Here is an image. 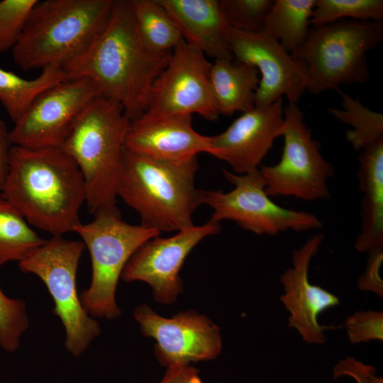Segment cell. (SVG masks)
<instances>
[{
  "instance_id": "cell-1",
  "label": "cell",
  "mask_w": 383,
  "mask_h": 383,
  "mask_svg": "<svg viewBox=\"0 0 383 383\" xmlns=\"http://www.w3.org/2000/svg\"><path fill=\"white\" fill-rule=\"evenodd\" d=\"M172 52L150 51L138 33L130 0H115L105 28L62 70L67 80L90 79L99 95L119 104L133 121L147 111L152 86Z\"/></svg>"
},
{
  "instance_id": "cell-2",
  "label": "cell",
  "mask_w": 383,
  "mask_h": 383,
  "mask_svg": "<svg viewBox=\"0 0 383 383\" xmlns=\"http://www.w3.org/2000/svg\"><path fill=\"white\" fill-rule=\"evenodd\" d=\"M1 195L29 225L62 236L81 223L86 188L79 167L59 147L13 145Z\"/></svg>"
},
{
  "instance_id": "cell-3",
  "label": "cell",
  "mask_w": 383,
  "mask_h": 383,
  "mask_svg": "<svg viewBox=\"0 0 383 383\" xmlns=\"http://www.w3.org/2000/svg\"><path fill=\"white\" fill-rule=\"evenodd\" d=\"M115 0H44L33 6L12 48L22 70L63 68L106 26Z\"/></svg>"
},
{
  "instance_id": "cell-4",
  "label": "cell",
  "mask_w": 383,
  "mask_h": 383,
  "mask_svg": "<svg viewBox=\"0 0 383 383\" xmlns=\"http://www.w3.org/2000/svg\"><path fill=\"white\" fill-rule=\"evenodd\" d=\"M197 170V157L170 162L123 149L117 196L138 213L142 225L177 232L194 225L192 215L201 205L194 186Z\"/></svg>"
},
{
  "instance_id": "cell-5",
  "label": "cell",
  "mask_w": 383,
  "mask_h": 383,
  "mask_svg": "<svg viewBox=\"0 0 383 383\" xmlns=\"http://www.w3.org/2000/svg\"><path fill=\"white\" fill-rule=\"evenodd\" d=\"M130 122L119 104L99 95L78 114L59 146L82 174L85 202L91 213L116 205Z\"/></svg>"
},
{
  "instance_id": "cell-6",
  "label": "cell",
  "mask_w": 383,
  "mask_h": 383,
  "mask_svg": "<svg viewBox=\"0 0 383 383\" xmlns=\"http://www.w3.org/2000/svg\"><path fill=\"white\" fill-rule=\"evenodd\" d=\"M382 39V21L341 19L311 26L304 43L291 55L307 72V91L318 94L340 85L367 82L370 72L366 53Z\"/></svg>"
},
{
  "instance_id": "cell-7",
  "label": "cell",
  "mask_w": 383,
  "mask_h": 383,
  "mask_svg": "<svg viewBox=\"0 0 383 383\" xmlns=\"http://www.w3.org/2000/svg\"><path fill=\"white\" fill-rule=\"evenodd\" d=\"M93 213L91 221L80 223L74 230L89 250L91 262V283L79 299L90 316L113 320L121 314L116 290L125 266L143 243L160 233L142 224L128 223L116 205Z\"/></svg>"
},
{
  "instance_id": "cell-8",
  "label": "cell",
  "mask_w": 383,
  "mask_h": 383,
  "mask_svg": "<svg viewBox=\"0 0 383 383\" xmlns=\"http://www.w3.org/2000/svg\"><path fill=\"white\" fill-rule=\"evenodd\" d=\"M84 247L82 241L52 236L18 262L23 272L36 275L46 286L52 312L65 329V348L74 357L84 354L101 333L99 322L85 311L77 293V268Z\"/></svg>"
},
{
  "instance_id": "cell-9",
  "label": "cell",
  "mask_w": 383,
  "mask_h": 383,
  "mask_svg": "<svg viewBox=\"0 0 383 383\" xmlns=\"http://www.w3.org/2000/svg\"><path fill=\"white\" fill-rule=\"evenodd\" d=\"M223 174L233 185V189L227 192L201 190V204L212 209L210 221H232L245 231L269 235L289 230L304 232L323 227L314 214L288 209L272 201L265 192L259 169L243 174L223 170Z\"/></svg>"
},
{
  "instance_id": "cell-10",
  "label": "cell",
  "mask_w": 383,
  "mask_h": 383,
  "mask_svg": "<svg viewBox=\"0 0 383 383\" xmlns=\"http://www.w3.org/2000/svg\"><path fill=\"white\" fill-rule=\"evenodd\" d=\"M284 121L280 160L274 165L259 167L267 194L304 201L328 199V179L333 174V167L321 155L296 104L288 103L284 106Z\"/></svg>"
},
{
  "instance_id": "cell-11",
  "label": "cell",
  "mask_w": 383,
  "mask_h": 383,
  "mask_svg": "<svg viewBox=\"0 0 383 383\" xmlns=\"http://www.w3.org/2000/svg\"><path fill=\"white\" fill-rule=\"evenodd\" d=\"M133 316L142 334L155 340L156 358L167 368L213 360L221 352L219 328L194 311H180L165 318L142 304L135 308Z\"/></svg>"
},
{
  "instance_id": "cell-12",
  "label": "cell",
  "mask_w": 383,
  "mask_h": 383,
  "mask_svg": "<svg viewBox=\"0 0 383 383\" xmlns=\"http://www.w3.org/2000/svg\"><path fill=\"white\" fill-rule=\"evenodd\" d=\"M211 65L202 51L182 40L152 86L146 111L197 113L216 121L219 114L210 83Z\"/></svg>"
},
{
  "instance_id": "cell-13",
  "label": "cell",
  "mask_w": 383,
  "mask_h": 383,
  "mask_svg": "<svg viewBox=\"0 0 383 383\" xmlns=\"http://www.w3.org/2000/svg\"><path fill=\"white\" fill-rule=\"evenodd\" d=\"M227 43L235 61L255 67L260 74L255 107H266L285 95L296 104L307 91L308 74L301 62L262 30L228 28Z\"/></svg>"
},
{
  "instance_id": "cell-14",
  "label": "cell",
  "mask_w": 383,
  "mask_h": 383,
  "mask_svg": "<svg viewBox=\"0 0 383 383\" xmlns=\"http://www.w3.org/2000/svg\"><path fill=\"white\" fill-rule=\"evenodd\" d=\"M220 231V223L209 221L179 231L171 237L151 238L134 252L121 278L126 282H145L150 286L156 301L172 304L184 290L179 272L186 257L201 240Z\"/></svg>"
},
{
  "instance_id": "cell-15",
  "label": "cell",
  "mask_w": 383,
  "mask_h": 383,
  "mask_svg": "<svg viewBox=\"0 0 383 383\" xmlns=\"http://www.w3.org/2000/svg\"><path fill=\"white\" fill-rule=\"evenodd\" d=\"M99 93L89 79L65 80L39 94L10 131L13 145L59 147L84 107Z\"/></svg>"
},
{
  "instance_id": "cell-16",
  "label": "cell",
  "mask_w": 383,
  "mask_h": 383,
  "mask_svg": "<svg viewBox=\"0 0 383 383\" xmlns=\"http://www.w3.org/2000/svg\"><path fill=\"white\" fill-rule=\"evenodd\" d=\"M284 105L279 98L266 107L243 112L223 133L209 136L207 153L227 162L235 174L259 169L284 130Z\"/></svg>"
},
{
  "instance_id": "cell-17",
  "label": "cell",
  "mask_w": 383,
  "mask_h": 383,
  "mask_svg": "<svg viewBox=\"0 0 383 383\" xmlns=\"http://www.w3.org/2000/svg\"><path fill=\"white\" fill-rule=\"evenodd\" d=\"M323 238L322 233H316L294 250L292 266L280 277L284 291L280 300L289 312L288 325L295 328L308 343L323 344L326 341L325 331L334 327L321 325L318 316L340 304L336 295L312 284L309 279L310 262L318 253Z\"/></svg>"
},
{
  "instance_id": "cell-18",
  "label": "cell",
  "mask_w": 383,
  "mask_h": 383,
  "mask_svg": "<svg viewBox=\"0 0 383 383\" xmlns=\"http://www.w3.org/2000/svg\"><path fill=\"white\" fill-rule=\"evenodd\" d=\"M209 136L197 133L192 116L145 111L131 121L124 149L150 158L182 162L207 152Z\"/></svg>"
},
{
  "instance_id": "cell-19",
  "label": "cell",
  "mask_w": 383,
  "mask_h": 383,
  "mask_svg": "<svg viewBox=\"0 0 383 383\" xmlns=\"http://www.w3.org/2000/svg\"><path fill=\"white\" fill-rule=\"evenodd\" d=\"M177 26L183 40L205 55L233 60L227 43L230 28L217 0H158Z\"/></svg>"
},
{
  "instance_id": "cell-20",
  "label": "cell",
  "mask_w": 383,
  "mask_h": 383,
  "mask_svg": "<svg viewBox=\"0 0 383 383\" xmlns=\"http://www.w3.org/2000/svg\"><path fill=\"white\" fill-rule=\"evenodd\" d=\"M358 151L357 175L363 198L361 228L355 248L359 252H370L383 248V138Z\"/></svg>"
},
{
  "instance_id": "cell-21",
  "label": "cell",
  "mask_w": 383,
  "mask_h": 383,
  "mask_svg": "<svg viewBox=\"0 0 383 383\" xmlns=\"http://www.w3.org/2000/svg\"><path fill=\"white\" fill-rule=\"evenodd\" d=\"M259 82L255 67L232 60H215L210 70V83L218 114L231 116L255 108Z\"/></svg>"
},
{
  "instance_id": "cell-22",
  "label": "cell",
  "mask_w": 383,
  "mask_h": 383,
  "mask_svg": "<svg viewBox=\"0 0 383 383\" xmlns=\"http://www.w3.org/2000/svg\"><path fill=\"white\" fill-rule=\"evenodd\" d=\"M314 4L315 0H274L262 30L294 53L308 36Z\"/></svg>"
},
{
  "instance_id": "cell-23",
  "label": "cell",
  "mask_w": 383,
  "mask_h": 383,
  "mask_svg": "<svg viewBox=\"0 0 383 383\" xmlns=\"http://www.w3.org/2000/svg\"><path fill=\"white\" fill-rule=\"evenodd\" d=\"M65 80V72L57 67L43 69L41 74L33 79H26L0 68V102L16 123L39 94Z\"/></svg>"
},
{
  "instance_id": "cell-24",
  "label": "cell",
  "mask_w": 383,
  "mask_h": 383,
  "mask_svg": "<svg viewBox=\"0 0 383 383\" xmlns=\"http://www.w3.org/2000/svg\"><path fill=\"white\" fill-rule=\"evenodd\" d=\"M137 28L145 46L151 52H172L183 40L165 9L158 0H130Z\"/></svg>"
},
{
  "instance_id": "cell-25",
  "label": "cell",
  "mask_w": 383,
  "mask_h": 383,
  "mask_svg": "<svg viewBox=\"0 0 383 383\" xmlns=\"http://www.w3.org/2000/svg\"><path fill=\"white\" fill-rule=\"evenodd\" d=\"M45 241L0 194V267L9 262L21 261Z\"/></svg>"
},
{
  "instance_id": "cell-26",
  "label": "cell",
  "mask_w": 383,
  "mask_h": 383,
  "mask_svg": "<svg viewBox=\"0 0 383 383\" xmlns=\"http://www.w3.org/2000/svg\"><path fill=\"white\" fill-rule=\"evenodd\" d=\"M342 109H329L328 112L353 129L345 133L347 140L358 151L364 145L383 138V115L363 106L357 98L338 89Z\"/></svg>"
},
{
  "instance_id": "cell-27",
  "label": "cell",
  "mask_w": 383,
  "mask_h": 383,
  "mask_svg": "<svg viewBox=\"0 0 383 383\" xmlns=\"http://www.w3.org/2000/svg\"><path fill=\"white\" fill-rule=\"evenodd\" d=\"M382 21V0H315L311 26L341 19Z\"/></svg>"
},
{
  "instance_id": "cell-28",
  "label": "cell",
  "mask_w": 383,
  "mask_h": 383,
  "mask_svg": "<svg viewBox=\"0 0 383 383\" xmlns=\"http://www.w3.org/2000/svg\"><path fill=\"white\" fill-rule=\"evenodd\" d=\"M273 2L274 0H221L219 5L230 28L257 32L262 30Z\"/></svg>"
},
{
  "instance_id": "cell-29",
  "label": "cell",
  "mask_w": 383,
  "mask_h": 383,
  "mask_svg": "<svg viewBox=\"0 0 383 383\" xmlns=\"http://www.w3.org/2000/svg\"><path fill=\"white\" fill-rule=\"evenodd\" d=\"M28 326L26 302L6 296L0 288V346L6 352H15Z\"/></svg>"
},
{
  "instance_id": "cell-30",
  "label": "cell",
  "mask_w": 383,
  "mask_h": 383,
  "mask_svg": "<svg viewBox=\"0 0 383 383\" xmlns=\"http://www.w3.org/2000/svg\"><path fill=\"white\" fill-rule=\"evenodd\" d=\"M38 0L0 1V52L16 44L33 6Z\"/></svg>"
},
{
  "instance_id": "cell-31",
  "label": "cell",
  "mask_w": 383,
  "mask_h": 383,
  "mask_svg": "<svg viewBox=\"0 0 383 383\" xmlns=\"http://www.w3.org/2000/svg\"><path fill=\"white\" fill-rule=\"evenodd\" d=\"M345 326L353 344L383 340L382 311H357L346 317Z\"/></svg>"
},
{
  "instance_id": "cell-32",
  "label": "cell",
  "mask_w": 383,
  "mask_h": 383,
  "mask_svg": "<svg viewBox=\"0 0 383 383\" xmlns=\"http://www.w3.org/2000/svg\"><path fill=\"white\" fill-rule=\"evenodd\" d=\"M351 377L356 383H383L382 377L376 374L375 368L357 361L354 357H348L341 360L333 368V377Z\"/></svg>"
},
{
  "instance_id": "cell-33",
  "label": "cell",
  "mask_w": 383,
  "mask_h": 383,
  "mask_svg": "<svg viewBox=\"0 0 383 383\" xmlns=\"http://www.w3.org/2000/svg\"><path fill=\"white\" fill-rule=\"evenodd\" d=\"M369 257L365 272L359 278L357 287L364 292H371L383 296V282L379 276V270L383 261L382 249L368 252Z\"/></svg>"
},
{
  "instance_id": "cell-34",
  "label": "cell",
  "mask_w": 383,
  "mask_h": 383,
  "mask_svg": "<svg viewBox=\"0 0 383 383\" xmlns=\"http://www.w3.org/2000/svg\"><path fill=\"white\" fill-rule=\"evenodd\" d=\"M160 383H203L199 370L192 365L167 368Z\"/></svg>"
},
{
  "instance_id": "cell-35",
  "label": "cell",
  "mask_w": 383,
  "mask_h": 383,
  "mask_svg": "<svg viewBox=\"0 0 383 383\" xmlns=\"http://www.w3.org/2000/svg\"><path fill=\"white\" fill-rule=\"evenodd\" d=\"M9 132L4 121L0 118V194L8 174L10 153L13 147Z\"/></svg>"
}]
</instances>
